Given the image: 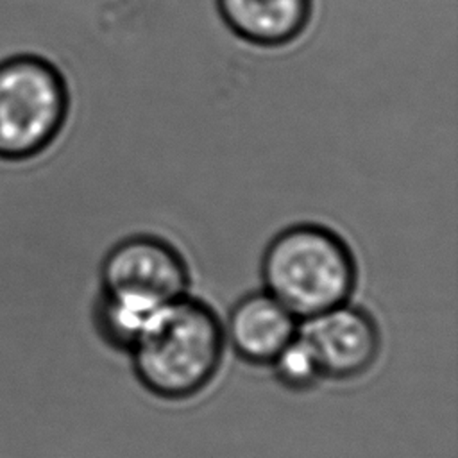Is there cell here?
I'll return each instance as SVG.
<instances>
[{"label": "cell", "mask_w": 458, "mask_h": 458, "mask_svg": "<svg viewBox=\"0 0 458 458\" xmlns=\"http://www.w3.org/2000/svg\"><path fill=\"white\" fill-rule=\"evenodd\" d=\"M224 351L218 315L208 302L186 293L150 317L129 352L145 390L166 401H182L215 379Z\"/></svg>", "instance_id": "6da1fadb"}, {"label": "cell", "mask_w": 458, "mask_h": 458, "mask_svg": "<svg viewBox=\"0 0 458 458\" xmlns=\"http://www.w3.org/2000/svg\"><path fill=\"white\" fill-rule=\"evenodd\" d=\"M265 292L299 320L349 302L358 267L349 245L318 224H295L276 234L261 259Z\"/></svg>", "instance_id": "7a4b0ae2"}, {"label": "cell", "mask_w": 458, "mask_h": 458, "mask_svg": "<svg viewBox=\"0 0 458 458\" xmlns=\"http://www.w3.org/2000/svg\"><path fill=\"white\" fill-rule=\"evenodd\" d=\"M66 113V82L48 61L20 55L0 64V157L23 159L47 148Z\"/></svg>", "instance_id": "3957f363"}, {"label": "cell", "mask_w": 458, "mask_h": 458, "mask_svg": "<svg viewBox=\"0 0 458 458\" xmlns=\"http://www.w3.org/2000/svg\"><path fill=\"white\" fill-rule=\"evenodd\" d=\"M100 293L156 311L188 293L184 258L168 242L134 234L118 242L100 265Z\"/></svg>", "instance_id": "277c9868"}, {"label": "cell", "mask_w": 458, "mask_h": 458, "mask_svg": "<svg viewBox=\"0 0 458 458\" xmlns=\"http://www.w3.org/2000/svg\"><path fill=\"white\" fill-rule=\"evenodd\" d=\"M299 336L313 352L322 379L333 381L360 377L376 363L381 349L374 317L349 302L301 320Z\"/></svg>", "instance_id": "5b68a950"}, {"label": "cell", "mask_w": 458, "mask_h": 458, "mask_svg": "<svg viewBox=\"0 0 458 458\" xmlns=\"http://www.w3.org/2000/svg\"><path fill=\"white\" fill-rule=\"evenodd\" d=\"M301 320L270 293L252 292L234 302L224 326L225 344L250 365H270L297 336Z\"/></svg>", "instance_id": "8992f818"}, {"label": "cell", "mask_w": 458, "mask_h": 458, "mask_svg": "<svg viewBox=\"0 0 458 458\" xmlns=\"http://www.w3.org/2000/svg\"><path fill=\"white\" fill-rule=\"evenodd\" d=\"M216 7L240 39L276 48L295 41L306 30L313 0H216Z\"/></svg>", "instance_id": "52a82bcc"}, {"label": "cell", "mask_w": 458, "mask_h": 458, "mask_svg": "<svg viewBox=\"0 0 458 458\" xmlns=\"http://www.w3.org/2000/svg\"><path fill=\"white\" fill-rule=\"evenodd\" d=\"M156 311L106 293H98L93 320L100 338L106 344L129 352Z\"/></svg>", "instance_id": "ba28073f"}, {"label": "cell", "mask_w": 458, "mask_h": 458, "mask_svg": "<svg viewBox=\"0 0 458 458\" xmlns=\"http://www.w3.org/2000/svg\"><path fill=\"white\" fill-rule=\"evenodd\" d=\"M277 381L295 392L313 388L320 379V369L306 342L297 336L270 363Z\"/></svg>", "instance_id": "9c48e42d"}]
</instances>
